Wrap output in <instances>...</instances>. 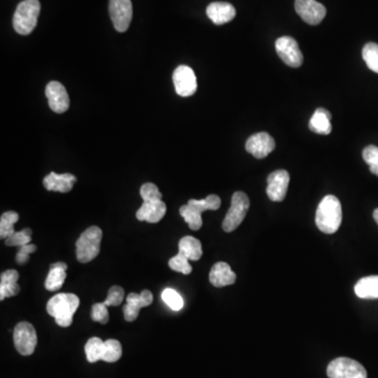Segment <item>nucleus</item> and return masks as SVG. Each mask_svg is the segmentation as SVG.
<instances>
[{"label": "nucleus", "instance_id": "f257e3e1", "mask_svg": "<svg viewBox=\"0 0 378 378\" xmlns=\"http://www.w3.org/2000/svg\"><path fill=\"white\" fill-rule=\"evenodd\" d=\"M342 221V204L336 196H326L315 214V224L322 233L333 235L340 229Z\"/></svg>", "mask_w": 378, "mask_h": 378}, {"label": "nucleus", "instance_id": "f03ea898", "mask_svg": "<svg viewBox=\"0 0 378 378\" xmlns=\"http://www.w3.org/2000/svg\"><path fill=\"white\" fill-rule=\"evenodd\" d=\"M80 305L79 297L73 293H59L49 299L47 305V313L54 317L60 327H70Z\"/></svg>", "mask_w": 378, "mask_h": 378}, {"label": "nucleus", "instance_id": "7ed1b4c3", "mask_svg": "<svg viewBox=\"0 0 378 378\" xmlns=\"http://www.w3.org/2000/svg\"><path fill=\"white\" fill-rule=\"evenodd\" d=\"M220 206V197L210 195L203 200H189L186 205L180 208V214L191 230H199L203 225L202 214L206 210H218Z\"/></svg>", "mask_w": 378, "mask_h": 378}, {"label": "nucleus", "instance_id": "20e7f679", "mask_svg": "<svg viewBox=\"0 0 378 378\" xmlns=\"http://www.w3.org/2000/svg\"><path fill=\"white\" fill-rule=\"evenodd\" d=\"M40 13L39 0H24L17 6L13 17L14 30L20 35H29L36 28Z\"/></svg>", "mask_w": 378, "mask_h": 378}, {"label": "nucleus", "instance_id": "39448f33", "mask_svg": "<svg viewBox=\"0 0 378 378\" xmlns=\"http://www.w3.org/2000/svg\"><path fill=\"white\" fill-rule=\"evenodd\" d=\"M102 230L92 226L86 229L76 242V255L80 263H90L100 252Z\"/></svg>", "mask_w": 378, "mask_h": 378}, {"label": "nucleus", "instance_id": "423d86ee", "mask_svg": "<svg viewBox=\"0 0 378 378\" xmlns=\"http://www.w3.org/2000/svg\"><path fill=\"white\" fill-rule=\"evenodd\" d=\"M249 207V198L247 197L245 193L237 191V193L233 194L230 208H229L226 216H225L224 221H223V230L225 233L235 231L243 222Z\"/></svg>", "mask_w": 378, "mask_h": 378}, {"label": "nucleus", "instance_id": "0eeeda50", "mask_svg": "<svg viewBox=\"0 0 378 378\" xmlns=\"http://www.w3.org/2000/svg\"><path fill=\"white\" fill-rule=\"evenodd\" d=\"M329 378H368L367 370L361 363L348 357H338L327 368Z\"/></svg>", "mask_w": 378, "mask_h": 378}, {"label": "nucleus", "instance_id": "6e6552de", "mask_svg": "<svg viewBox=\"0 0 378 378\" xmlns=\"http://www.w3.org/2000/svg\"><path fill=\"white\" fill-rule=\"evenodd\" d=\"M14 344L16 350L24 356L34 353L37 345V333L34 326L28 322H22L14 329Z\"/></svg>", "mask_w": 378, "mask_h": 378}, {"label": "nucleus", "instance_id": "1a4fd4ad", "mask_svg": "<svg viewBox=\"0 0 378 378\" xmlns=\"http://www.w3.org/2000/svg\"><path fill=\"white\" fill-rule=\"evenodd\" d=\"M109 10L116 31L119 33L126 32L133 18L131 0H109Z\"/></svg>", "mask_w": 378, "mask_h": 378}, {"label": "nucleus", "instance_id": "9d476101", "mask_svg": "<svg viewBox=\"0 0 378 378\" xmlns=\"http://www.w3.org/2000/svg\"><path fill=\"white\" fill-rule=\"evenodd\" d=\"M276 49L278 57L288 67L299 68L303 65L304 57L297 40L290 36H284L276 41Z\"/></svg>", "mask_w": 378, "mask_h": 378}, {"label": "nucleus", "instance_id": "9b49d317", "mask_svg": "<svg viewBox=\"0 0 378 378\" xmlns=\"http://www.w3.org/2000/svg\"><path fill=\"white\" fill-rule=\"evenodd\" d=\"M173 86L179 96H193L197 92L198 84L195 72L187 65H180L173 72Z\"/></svg>", "mask_w": 378, "mask_h": 378}, {"label": "nucleus", "instance_id": "f8f14e48", "mask_svg": "<svg viewBox=\"0 0 378 378\" xmlns=\"http://www.w3.org/2000/svg\"><path fill=\"white\" fill-rule=\"evenodd\" d=\"M295 11L306 24L311 26L321 24L327 14L325 6L317 0H295Z\"/></svg>", "mask_w": 378, "mask_h": 378}, {"label": "nucleus", "instance_id": "ddd939ff", "mask_svg": "<svg viewBox=\"0 0 378 378\" xmlns=\"http://www.w3.org/2000/svg\"><path fill=\"white\" fill-rule=\"evenodd\" d=\"M267 193L268 198L274 202L284 201L288 191L290 175L287 171L280 169L268 175Z\"/></svg>", "mask_w": 378, "mask_h": 378}, {"label": "nucleus", "instance_id": "4468645a", "mask_svg": "<svg viewBox=\"0 0 378 378\" xmlns=\"http://www.w3.org/2000/svg\"><path fill=\"white\" fill-rule=\"evenodd\" d=\"M45 96L49 100V109L55 113H65L69 109V94H68L67 88L60 82H49L45 88Z\"/></svg>", "mask_w": 378, "mask_h": 378}, {"label": "nucleus", "instance_id": "2eb2a0df", "mask_svg": "<svg viewBox=\"0 0 378 378\" xmlns=\"http://www.w3.org/2000/svg\"><path fill=\"white\" fill-rule=\"evenodd\" d=\"M154 301L152 293L150 290H143L140 294L129 293L126 299V305L123 307L124 319L126 322H134L139 317L142 308L152 305Z\"/></svg>", "mask_w": 378, "mask_h": 378}, {"label": "nucleus", "instance_id": "dca6fc26", "mask_svg": "<svg viewBox=\"0 0 378 378\" xmlns=\"http://www.w3.org/2000/svg\"><path fill=\"white\" fill-rule=\"evenodd\" d=\"M276 141L274 138L265 132L255 134L246 142V150L257 159H264L274 152Z\"/></svg>", "mask_w": 378, "mask_h": 378}, {"label": "nucleus", "instance_id": "f3484780", "mask_svg": "<svg viewBox=\"0 0 378 378\" xmlns=\"http://www.w3.org/2000/svg\"><path fill=\"white\" fill-rule=\"evenodd\" d=\"M76 181L77 178L72 173L58 175L56 173H51L43 179V186L47 191L65 194L73 189Z\"/></svg>", "mask_w": 378, "mask_h": 378}, {"label": "nucleus", "instance_id": "a211bd4d", "mask_svg": "<svg viewBox=\"0 0 378 378\" xmlns=\"http://www.w3.org/2000/svg\"><path fill=\"white\" fill-rule=\"evenodd\" d=\"M166 214V205L162 200L143 201L141 207L138 210L136 216L139 221L148 223H158Z\"/></svg>", "mask_w": 378, "mask_h": 378}, {"label": "nucleus", "instance_id": "6ab92c4d", "mask_svg": "<svg viewBox=\"0 0 378 378\" xmlns=\"http://www.w3.org/2000/svg\"><path fill=\"white\" fill-rule=\"evenodd\" d=\"M206 14L214 24L221 26V24L231 22L235 17L237 11L230 3L216 1V3H212L208 6Z\"/></svg>", "mask_w": 378, "mask_h": 378}, {"label": "nucleus", "instance_id": "aec40b11", "mask_svg": "<svg viewBox=\"0 0 378 378\" xmlns=\"http://www.w3.org/2000/svg\"><path fill=\"white\" fill-rule=\"evenodd\" d=\"M237 281V276L231 270L230 266L225 262H219L212 266L210 274V282L212 286L221 287L229 286L235 284Z\"/></svg>", "mask_w": 378, "mask_h": 378}, {"label": "nucleus", "instance_id": "412c9836", "mask_svg": "<svg viewBox=\"0 0 378 378\" xmlns=\"http://www.w3.org/2000/svg\"><path fill=\"white\" fill-rule=\"evenodd\" d=\"M309 129L320 135H329L332 131L331 113L323 107L317 109L310 119Z\"/></svg>", "mask_w": 378, "mask_h": 378}, {"label": "nucleus", "instance_id": "4be33fe9", "mask_svg": "<svg viewBox=\"0 0 378 378\" xmlns=\"http://www.w3.org/2000/svg\"><path fill=\"white\" fill-rule=\"evenodd\" d=\"M19 274L16 270L11 269L3 272L0 276V299L7 297H16L19 293L20 286L18 285Z\"/></svg>", "mask_w": 378, "mask_h": 378}, {"label": "nucleus", "instance_id": "5701e85b", "mask_svg": "<svg viewBox=\"0 0 378 378\" xmlns=\"http://www.w3.org/2000/svg\"><path fill=\"white\" fill-rule=\"evenodd\" d=\"M179 253L189 261H199L203 255L201 242L191 235L182 237L179 242Z\"/></svg>", "mask_w": 378, "mask_h": 378}, {"label": "nucleus", "instance_id": "b1692460", "mask_svg": "<svg viewBox=\"0 0 378 378\" xmlns=\"http://www.w3.org/2000/svg\"><path fill=\"white\" fill-rule=\"evenodd\" d=\"M354 291L359 299H378V276L361 278L355 285Z\"/></svg>", "mask_w": 378, "mask_h": 378}, {"label": "nucleus", "instance_id": "393cba45", "mask_svg": "<svg viewBox=\"0 0 378 378\" xmlns=\"http://www.w3.org/2000/svg\"><path fill=\"white\" fill-rule=\"evenodd\" d=\"M65 268L49 267V272L45 280V287L49 291H57L63 286L67 278Z\"/></svg>", "mask_w": 378, "mask_h": 378}, {"label": "nucleus", "instance_id": "a878e982", "mask_svg": "<svg viewBox=\"0 0 378 378\" xmlns=\"http://www.w3.org/2000/svg\"><path fill=\"white\" fill-rule=\"evenodd\" d=\"M19 220V214L15 212H7L3 214L0 219V237L1 239H8L10 235L15 233L14 225Z\"/></svg>", "mask_w": 378, "mask_h": 378}, {"label": "nucleus", "instance_id": "bb28decb", "mask_svg": "<svg viewBox=\"0 0 378 378\" xmlns=\"http://www.w3.org/2000/svg\"><path fill=\"white\" fill-rule=\"evenodd\" d=\"M122 356V346L117 340H105L103 345L102 359L107 363H116Z\"/></svg>", "mask_w": 378, "mask_h": 378}, {"label": "nucleus", "instance_id": "cd10ccee", "mask_svg": "<svg viewBox=\"0 0 378 378\" xmlns=\"http://www.w3.org/2000/svg\"><path fill=\"white\" fill-rule=\"evenodd\" d=\"M103 345L104 342L99 338H92L88 340L86 345V354L90 363H97L102 359Z\"/></svg>", "mask_w": 378, "mask_h": 378}, {"label": "nucleus", "instance_id": "c85d7f7f", "mask_svg": "<svg viewBox=\"0 0 378 378\" xmlns=\"http://www.w3.org/2000/svg\"><path fill=\"white\" fill-rule=\"evenodd\" d=\"M363 58L369 68L374 73L378 74V45L369 42L363 47Z\"/></svg>", "mask_w": 378, "mask_h": 378}, {"label": "nucleus", "instance_id": "c756f323", "mask_svg": "<svg viewBox=\"0 0 378 378\" xmlns=\"http://www.w3.org/2000/svg\"><path fill=\"white\" fill-rule=\"evenodd\" d=\"M162 299L171 309L180 311L183 308L184 301L181 295L171 288L165 289L162 292Z\"/></svg>", "mask_w": 378, "mask_h": 378}, {"label": "nucleus", "instance_id": "7c9ffc66", "mask_svg": "<svg viewBox=\"0 0 378 378\" xmlns=\"http://www.w3.org/2000/svg\"><path fill=\"white\" fill-rule=\"evenodd\" d=\"M32 230L30 228L24 229V230L18 231V233H13L10 235L8 239H6V245L7 246H18V247H22V246L28 245L32 241Z\"/></svg>", "mask_w": 378, "mask_h": 378}, {"label": "nucleus", "instance_id": "2f4dec72", "mask_svg": "<svg viewBox=\"0 0 378 378\" xmlns=\"http://www.w3.org/2000/svg\"><path fill=\"white\" fill-rule=\"evenodd\" d=\"M168 265L171 269H173V271L180 272V274H191V271H193V267L189 264V260L186 259L180 253L169 260Z\"/></svg>", "mask_w": 378, "mask_h": 378}, {"label": "nucleus", "instance_id": "473e14b6", "mask_svg": "<svg viewBox=\"0 0 378 378\" xmlns=\"http://www.w3.org/2000/svg\"><path fill=\"white\" fill-rule=\"evenodd\" d=\"M363 158L370 166V171L378 177V148L369 145L363 150Z\"/></svg>", "mask_w": 378, "mask_h": 378}, {"label": "nucleus", "instance_id": "72a5a7b5", "mask_svg": "<svg viewBox=\"0 0 378 378\" xmlns=\"http://www.w3.org/2000/svg\"><path fill=\"white\" fill-rule=\"evenodd\" d=\"M90 317H92L93 321L98 322V323L102 324V325L109 323V315L107 306L104 303L95 304L92 307Z\"/></svg>", "mask_w": 378, "mask_h": 378}, {"label": "nucleus", "instance_id": "f704fd0d", "mask_svg": "<svg viewBox=\"0 0 378 378\" xmlns=\"http://www.w3.org/2000/svg\"><path fill=\"white\" fill-rule=\"evenodd\" d=\"M140 195H141L143 201L162 200V194L159 191V188L152 183L143 184L140 189Z\"/></svg>", "mask_w": 378, "mask_h": 378}, {"label": "nucleus", "instance_id": "c9c22d12", "mask_svg": "<svg viewBox=\"0 0 378 378\" xmlns=\"http://www.w3.org/2000/svg\"><path fill=\"white\" fill-rule=\"evenodd\" d=\"M124 299V290L119 286H113L109 289L107 299L103 303L109 307V306L121 305L122 301Z\"/></svg>", "mask_w": 378, "mask_h": 378}, {"label": "nucleus", "instance_id": "e433bc0d", "mask_svg": "<svg viewBox=\"0 0 378 378\" xmlns=\"http://www.w3.org/2000/svg\"><path fill=\"white\" fill-rule=\"evenodd\" d=\"M37 247L33 244H28V245L22 246L20 247L19 251H18L17 255H16V263L18 265H26L30 259L31 253L36 251Z\"/></svg>", "mask_w": 378, "mask_h": 378}, {"label": "nucleus", "instance_id": "4c0bfd02", "mask_svg": "<svg viewBox=\"0 0 378 378\" xmlns=\"http://www.w3.org/2000/svg\"><path fill=\"white\" fill-rule=\"evenodd\" d=\"M49 267L55 268V267H59V268H65V269H68V265L65 263H63V262H57V263L52 264Z\"/></svg>", "mask_w": 378, "mask_h": 378}, {"label": "nucleus", "instance_id": "58836bf2", "mask_svg": "<svg viewBox=\"0 0 378 378\" xmlns=\"http://www.w3.org/2000/svg\"><path fill=\"white\" fill-rule=\"evenodd\" d=\"M373 218H374V220H375V222L377 223L378 224V208L377 210H374Z\"/></svg>", "mask_w": 378, "mask_h": 378}]
</instances>
